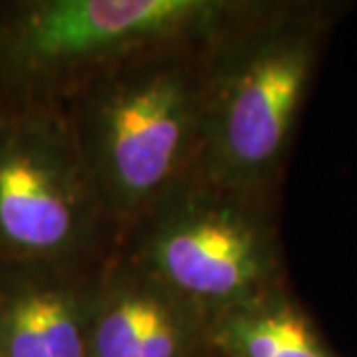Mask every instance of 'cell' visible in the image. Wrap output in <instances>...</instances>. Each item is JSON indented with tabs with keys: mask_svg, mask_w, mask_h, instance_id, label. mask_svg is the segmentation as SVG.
<instances>
[{
	"mask_svg": "<svg viewBox=\"0 0 357 357\" xmlns=\"http://www.w3.org/2000/svg\"><path fill=\"white\" fill-rule=\"evenodd\" d=\"M0 357H4V356H2V354H0Z\"/></svg>",
	"mask_w": 357,
	"mask_h": 357,
	"instance_id": "9",
	"label": "cell"
},
{
	"mask_svg": "<svg viewBox=\"0 0 357 357\" xmlns=\"http://www.w3.org/2000/svg\"><path fill=\"white\" fill-rule=\"evenodd\" d=\"M208 340L218 357H335L290 284L217 316Z\"/></svg>",
	"mask_w": 357,
	"mask_h": 357,
	"instance_id": "8",
	"label": "cell"
},
{
	"mask_svg": "<svg viewBox=\"0 0 357 357\" xmlns=\"http://www.w3.org/2000/svg\"><path fill=\"white\" fill-rule=\"evenodd\" d=\"M115 244L68 105L0 109V264L77 262Z\"/></svg>",
	"mask_w": 357,
	"mask_h": 357,
	"instance_id": "5",
	"label": "cell"
},
{
	"mask_svg": "<svg viewBox=\"0 0 357 357\" xmlns=\"http://www.w3.org/2000/svg\"><path fill=\"white\" fill-rule=\"evenodd\" d=\"M232 0L0 2V109L68 105L107 66L211 28Z\"/></svg>",
	"mask_w": 357,
	"mask_h": 357,
	"instance_id": "4",
	"label": "cell"
},
{
	"mask_svg": "<svg viewBox=\"0 0 357 357\" xmlns=\"http://www.w3.org/2000/svg\"><path fill=\"white\" fill-rule=\"evenodd\" d=\"M218 22L119 58L68 103L117 241L197 173L211 40Z\"/></svg>",
	"mask_w": 357,
	"mask_h": 357,
	"instance_id": "2",
	"label": "cell"
},
{
	"mask_svg": "<svg viewBox=\"0 0 357 357\" xmlns=\"http://www.w3.org/2000/svg\"><path fill=\"white\" fill-rule=\"evenodd\" d=\"M344 4L232 0L213 32L197 173L280 201L282 181Z\"/></svg>",
	"mask_w": 357,
	"mask_h": 357,
	"instance_id": "1",
	"label": "cell"
},
{
	"mask_svg": "<svg viewBox=\"0 0 357 357\" xmlns=\"http://www.w3.org/2000/svg\"><path fill=\"white\" fill-rule=\"evenodd\" d=\"M211 321L115 244L91 310L88 357H204Z\"/></svg>",
	"mask_w": 357,
	"mask_h": 357,
	"instance_id": "6",
	"label": "cell"
},
{
	"mask_svg": "<svg viewBox=\"0 0 357 357\" xmlns=\"http://www.w3.org/2000/svg\"><path fill=\"white\" fill-rule=\"evenodd\" d=\"M119 248L208 321L290 284L280 201L192 175L119 236Z\"/></svg>",
	"mask_w": 357,
	"mask_h": 357,
	"instance_id": "3",
	"label": "cell"
},
{
	"mask_svg": "<svg viewBox=\"0 0 357 357\" xmlns=\"http://www.w3.org/2000/svg\"><path fill=\"white\" fill-rule=\"evenodd\" d=\"M109 252L64 264H0V354L88 357L91 310Z\"/></svg>",
	"mask_w": 357,
	"mask_h": 357,
	"instance_id": "7",
	"label": "cell"
}]
</instances>
